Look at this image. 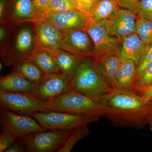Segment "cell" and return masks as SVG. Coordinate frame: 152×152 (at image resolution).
Masks as SVG:
<instances>
[{
    "label": "cell",
    "instance_id": "cell-1",
    "mask_svg": "<svg viewBox=\"0 0 152 152\" xmlns=\"http://www.w3.org/2000/svg\"><path fill=\"white\" fill-rule=\"evenodd\" d=\"M107 105L104 117L119 128L143 129L152 111V102H143L141 95L132 90L113 89L107 96Z\"/></svg>",
    "mask_w": 152,
    "mask_h": 152
},
{
    "label": "cell",
    "instance_id": "cell-2",
    "mask_svg": "<svg viewBox=\"0 0 152 152\" xmlns=\"http://www.w3.org/2000/svg\"><path fill=\"white\" fill-rule=\"evenodd\" d=\"M38 45L34 22L13 24L7 37L0 43V56L6 66L14 67L31 58Z\"/></svg>",
    "mask_w": 152,
    "mask_h": 152
},
{
    "label": "cell",
    "instance_id": "cell-3",
    "mask_svg": "<svg viewBox=\"0 0 152 152\" xmlns=\"http://www.w3.org/2000/svg\"><path fill=\"white\" fill-rule=\"evenodd\" d=\"M107 95L94 96L71 91L46 102L47 110L100 118L107 112Z\"/></svg>",
    "mask_w": 152,
    "mask_h": 152
},
{
    "label": "cell",
    "instance_id": "cell-4",
    "mask_svg": "<svg viewBox=\"0 0 152 152\" xmlns=\"http://www.w3.org/2000/svg\"><path fill=\"white\" fill-rule=\"evenodd\" d=\"M71 91L88 96H102L111 92L92 57H86L77 68L70 83Z\"/></svg>",
    "mask_w": 152,
    "mask_h": 152
},
{
    "label": "cell",
    "instance_id": "cell-5",
    "mask_svg": "<svg viewBox=\"0 0 152 152\" xmlns=\"http://www.w3.org/2000/svg\"><path fill=\"white\" fill-rule=\"evenodd\" d=\"M30 116L37 120L48 130L72 131L79 127L98 121L100 119L98 117L59 111L36 112Z\"/></svg>",
    "mask_w": 152,
    "mask_h": 152
},
{
    "label": "cell",
    "instance_id": "cell-6",
    "mask_svg": "<svg viewBox=\"0 0 152 152\" xmlns=\"http://www.w3.org/2000/svg\"><path fill=\"white\" fill-rule=\"evenodd\" d=\"M72 131L50 130L36 132L23 137L29 152H57Z\"/></svg>",
    "mask_w": 152,
    "mask_h": 152
},
{
    "label": "cell",
    "instance_id": "cell-7",
    "mask_svg": "<svg viewBox=\"0 0 152 152\" xmlns=\"http://www.w3.org/2000/svg\"><path fill=\"white\" fill-rule=\"evenodd\" d=\"M1 107L20 115L30 116L36 112H48L46 102L32 94L0 93Z\"/></svg>",
    "mask_w": 152,
    "mask_h": 152
},
{
    "label": "cell",
    "instance_id": "cell-8",
    "mask_svg": "<svg viewBox=\"0 0 152 152\" xmlns=\"http://www.w3.org/2000/svg\"><path fill=\"white\" fill-rule=\"evenodd\" d=\"M0 121L2 127L18 138H23L36 132L48 130L32 117L15 113L1 107Z\"/></svg>",
    "mask_w": 152,
    "mask_h": 152
},
{
    "label": "cell",
    "instance_id": "cell-9",
    "mask_svg": "<svg viewBox=\"0 0 152 152\" xmlns=\"http://www.w3.org/2000/svg\"><path fill=\"white\" fill-rule=\"evenodd\" d=\"M71 78L61 73L45 74L32 94L47 102L71 91Z\"/></svg>",
    "mask_w": 152,
    "mask_h": 152
},
{
    "label": "cell",
    "instance_id": "cell-10",
    "mask_svg": "<svg viewBox=\"0 0 152 152\" xmlns=\"http://www.w3.org/2000/svg\"><path fill=\"white\" fill-rule=\"evenodd\" d=\"M137 20L134 11L120 8L104 23L108 34L122 41L126 37L136 33Z\"/></svg>",
    "mask_w": 152,
    "mask_h": 152
},
{
    "label": "cell",
    "instance_id": "cell-11",
    "mask_svg": "<svg viewBox=\"0 0 152 152\" xmlns=\"http://www.w3.org/2000/svg\"><path fill=\"white\" fill-rule=\"evenodd\" d=\"M86 30L94 43L93 58L95 59L108 52L121 48V41L108 34L104 21L94 23L90 20Z\"/></svg>",
    "mask_w": 152,
    "mask_h": 152
},
{
    "label": "cell",
    "instance_id": "cell-12",
    "mask_svg": "<svg viewBox=\"0 0 152 152\" xmlns=\"http://www.w3.org/2000/svg\"><path fill=\"white\" fill-rule=\"evenodd\" d=\"M4 18L0 23L12 24L34 22L43 18L37 11L32 0H6Z\"/></svg>",
    "mask_w": 152,
    "mask_h": 152
},
{
    "label": "cell",
    "instance_id": "cell-13",
    "mask_svg": "<svg viewBox=\"0 0 152 152\" xmlns=\"http://www.w3.org/2000/svg\"><path fill=\"white\" fill-rule=\"evenodd\" d=\"M43 18L51 22L64 36L75 30L86 29L90 20L88 16L76 9L65 12L46 14Z\"/></svg>",
    "mask_w": 152,
    "mask_h": 152
},
{
    "label": "cell",
    "instance_id": "cell-14",
    "mask_svg": "<svg viewBox=\"0 0 152 152\" xmlns=\"http://www.w3.org/2000/svg\"><path fill=\"white\" fill-rule=\"evenodd\" d=\"M60 48L84 57H92L94 45L85 29L75 30L65 35Z\"/></svg>",
    "mask_w": 152,
    "mask_h": 152
},
{
    "label": "cell",
    "instance_id": "cell-15",
    "mask_svg": "<svg viewBox=\"0 0 152 152\" xmlns=\"http://www.w3.org/2000/svg\"><path fill=\"white\" fill-rule=\"evenodd\" d=\"M33 22L38 45L53 51L60 48L64 36L51 22L43 18Z\"/></svg>",
    "mask_w": 152,
    "mask_h": 152
},
{
    "label": "cell",
    "instance_id": "cell-16",
    "mask_svg": "<svg viewBox=\"0 0 152 152\" xmlns=\"http://www.w3.org/2000/svg\"><path fill=\"white\" fill-rule=\"evenodd\" d=\"M121 48L108 52L96 59L98 69L109 86L113 89L115 77L122 62Z\"/></svg>",
    "mask_w": 152,
    "mask_h": 152
},
{
    "label": "cell",
    "instance_id": "cell-17",
    "mask_svg": "<svg viewBox=\"0 0 152 152\" xmlns=\"http://www.w3.org/2000/svg\"><path fill=\"white\" fill-rule=\"evenodd\" d=\"M37 86L13 69L10 72L0 77V93L32 94Z\"/></svg>",
    "mask_w": 152,
    "mask_h": 152
},
{
    "label": "cell",
    "instance_id": "cell-18",
    "mask_svg": "<svg viewBox=\"0 0 152 152\" xmlns=\"http://www.w3.org/2000/svg\"><path fill=\"white\" fill-rule=\"evenodd\" d=\"M146 47L137 33L126 37L121 41L120 53L122 61L131 60L137 65Z\"/></svg>",
    "mask_w": 152,
    "mask_h": 152
},
{
    "label": "cell",
    "instance_id": "cell-19",
    "mask_svg": "<svg viewBox=\"0 0 152 152\" xmlns=\"http://www.w3.org/2000/svg\"><path fill=\"white\" fill-rule=\"evenodd\" d=\"M137 65L131 60L122 61L114 82V89H133L137 73Z\"/></svg>",
    "mask_w": 152,
    "mask_h": 152
},
{
    "label": "cell",
    "instance_id": "cell-20",
    "mask_svg": "<svg viewBox=\"0 0 152 152\" xmlns=\"http://www.w3.org/2000/svg\"><path fill=\"white\" fill-rule=\"evenodd\" d=\"M57 65L60 72L71 79L82 60L85 58L61 48L54 51Z\"/></svg>",
    "mask_w": 152,
    "mask_h": 152
},
{
    "label": "cell",
    "instance_id": "cell-21",
    "mask_svg": "<svg viewBox=\"0 0 152 152\" xmlns=\"http://www.w3.org/2000/svg\"><path fill=\"white\" fill-rule=\"evenodd\" d=\"M31 58L45 74L60 73L53 51L38 45Z\"/></svg>",
    "mask_w": 152,
    "mask_h": 152
},
{
    "label": "cell",
    "instance_id": "cell-22",
    "mask_svg": "<svg viewBox=\"0 0 152 152\" xmlns=\"http://www.w3.org/2000/svg\"><path fill=\"white\" fill-rule=\"evenodd\" d=\"M120 8L117 0H97L91 13L90 20L94 23L103 21Z\"/></svg>",
    "mask_w": 152,
    "mask_h": 152
},
{
    "label": "cell",
    "instance_id": "cell-23",
    "mask_svg": "<svg viewBox=\"0 0 152 152\" xmlns=\"http://www.w3.org/2000/svg\"><path fill=\"white\" fill-rule=\"evenodd\" d=\"M13 69L36 86L39 84L45 74L31 58L14 67Z\"/></svg>",
    "mask_w": 152,
    "mask_h": 152
},
{
    "label": "cell",
    "instance_id": "cell-24",
    "mask_svg": "<svg viewBox=\"0 0 152 152\" xmlns=\"http://www.w3.org/2000/svg\"><path fill=\"white\" fill-rule=\"evenodd\" d=\"M88 126L84 125L73 130L64 143L57 152H70L76 144L91 134V131Z\"/></svg>",
    "mask_w": 152,
    "mask_h": 152
},
{
    "label": "cell",
    "instance_id": "cell-25",
    "mask_svg": "<svg viewBox=\"0 0 152 152\" xmlns=\"http://www.w3.org/2000/svg\"><path fill=\"white\" fill-rule=\"evenodd\" d=\"M152 84V61L148 64L140 72L136 75L133 87L134 92L141 95Z\"/></svg>",
    "mask_w": 152,
    "mask_h": 152
},
{
    "label": "cell",
    "instance_id": "cell-26",
    "mask_svg": "<svg viewBox=\"0 0 152 152\" xmlns=\"http://www.w3.org/2000/svg\"><path fill=\"white\" fill-rule=\"evenodd\" d=\"M136 33L146 45L152 44V20L138 18Z\"/></svg>",
    "mask_w": 152,
    "mask_h": 152
},
{
    "label": "cell",
    "instance_id": "cell-27",
    "mask_svg": "<svg viewBox=\"0 0 152 152\" xmlns=\"http://www.w3.org/2000/svg\"><path fill=\"white\" fill-rule=\"evenodd\" d=\"M75 9L72 0H50L45 14L65 12Z\"/></svg>",
    "mask_w": 152,
    "mask_h": 152
},
{
    "label": "cell",
    "instance_id": "cell-28",
    "mask_svg": "<svg viewBox=\"0 0 152 152\" xmlns=\"http://www.w3.org/2000/svg\"><path fill=\"white\" fill-rule=\"evenodd\" d=\"M134 12L139 18L152 20V0H140Z\"/></svg>",
    "mask_w": 152,
    "mask_h": 152
},
{
    "label": "cell",
    "instance_id": "cell-29",
    "mask_svg": "<svg viewBox=\"0 0 152 152\" xmlns=\"http://www.w3.org/2000/svg\"><path fill=\"white\" fill-rule=\"evenodd\" d=\"M18 138L6 128L2 127L0 135V152H5Z\"/></svg>",
    "mask_w": 152,
    "mask_h": 152
},
{
    "label": "cell",
    "instance_id": "cell-30",
    "mask_svg": "<svg viewBox=\"0 0 152 152\" xmlns=\"http://www.w3.org/2000/svg\"><path fill=\"white\" fill-rule=\"evenodd\" d=\"M97 0H73L76 9L81 11L90 18L93 7Z\"/></svg>",
    "mask_w": 152,
    "mask_h": 152
},
{
    "label": "cell",
    "instance_id": "cell-31",
    "mask_svg": "<svg viewBox=\"0 0 152 152\" xmlns=\"http://www.w3.org/2000/svg\"><path fill=\"white\" fill-rule=\"evenodd\" d=\"M152 61V44L147 45L143 55L137 66V74L141 72L149 63Z\"/></svg>",
    "mask_w": 152,
    "mask_h": 152
},
{
    "label": "cell",
    "instance_id": "cell-32",
    "mask_svg": "<svg viewBox=\"0 0 152 152\" xmlns=\"http://www.w3.org/2000/svg\"><path fill=\"white\" fill-rule=\"evenodd\" d=\"M50 0H32L38 12L43 17L46 12Z\"/></svg>",
    "mask_w": 152,
    "mask_h": 152
},
{
    "label": "cell",
    "instance_id": "cell-33",
    "mask_svg": "<svg viewBox=\"0 0 152 152\" xmlns=\"http://www.w3.org/2000/svg\"><path fill=\"white\" fill-rule=\"evenodd\" d=\"M26 150L23 138H19L5 152H25Z\"/></svg>",
    "mask_w": 152,
    "mask_h": 152
},
{
    "label": "cell",
    "instance_id": "cell-34",
    "mask_svg": "<svg viewBox=\"0 0 152 152\" xmlns=\"http://www.w3.org/2000/svg\"><path fill=\"white\" fill-rule=\"evenodd\" d=\"M120 7L122 8L134 11L137 4L140 0H117Z\"/></svg>",
    "mask_w": 152,
    "mask_h": 152
},
{
    "label": "cell",
    "instance_id": "cell-35",
    "mask_svg": "<svg viewBox=\"0 0 152 152\" xmlns=\"http://www.w3.org/2000/svg\"><path fill=\"white\" fill-rule=\"evenodd\" d=\"M142 101L145 103L149 102L152 98V84L145 90L141 95Z\"/></svg>",
    "mask_w": 152,
    "mask_h": 152
},
{
    "label": "cell",
    "instance_id": "cell-36",
    "mask_svg": "<svg viewBox=\"0 0 152 152\" xmlns=\"http://www.w3.org/2000/svg\"><path fill=\"white\" fill-rule=\"evenodd\" d=\"M6 8V0H0V22H1L4 18Z\"/></svg>",
    "mask_w": 152,
    "mask_h": 152
},
{
    "label": "cell",
    "instance_id": "cell-37",
    "mask_svg": "<svg viewBox=\"0 0 152 152\" xmlns=\"http://www.w3.org/2000/svg\"><path fill=\"white\" fill-rule=\"evenodd\" d=\"M148 125L149 126L150 130L152 132V111L150 114L149 116Z\"/></svg>",
    "mask_w": 152,
    "mask_h": 152
},
{
    "label": "cell",
    "instance_id": "cell-38",
    "mask_svg": "<svg viewBox=\"0 0 152 152\" xmlns=\"http://www.w3.org/2000/svg\"><path fill=\"white\" fill-rule=\"evenodd\" d=\"M3 69V65L2 64L1 62L0 63V69H1V70L2 69Z\"/></svg>",
    "mask_w": 152,
    "mask_h": 152
},
{
    "label": "cell",
    "instance_id": "cell-39",
    "mask_svg": "<svg viewBox=\"0 0 152 152\" xmlns=\"http://www.w3.org/2000/svg\"><path fill=\"white\" fill-rule=\"evenodd\" d=\"M150 102H152V98L151 99V101H150Z\"/></svg>",
    "mask_w": 152,
    "mask_h": 152
},
{
    "label": "cell",
    "instance_id": "cell-40",
    "mask_svg": "<svg viewBox=\"0 0 152 152\" xmlns=\"http://www.w3.org/2000/svg\"><path fill=\"white\" fill-rule=\"evenodd\" d=\"M72 1H73V0H72Z\"/></svg>",
    "mask_w": 152,
    "mask_h": 152
}]
</instances>
